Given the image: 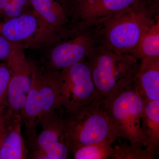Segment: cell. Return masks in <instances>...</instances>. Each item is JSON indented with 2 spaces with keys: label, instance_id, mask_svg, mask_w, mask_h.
Returning a JSON list of instances; mask_svg holds the SVG:
<instances>
[{
  "label": "cell",
  "instance_id": "1",
  "mask_svg": "<svg viewBox=\"0 0 159 159\" xmlns=\"http://www.w3.org/2000/svg\"><path fill=\"white\" fill-rule=\"evenodd\" d=\"M158 1L139 0L97 25L100 43L130 54L142 36L159 18Z\"/></svg>",
  "mask_w": 159,
  "mask_h": 159
},
{
  "label": "cell",
  "instance_id": "2",
  "mask_svg": "<svg viewBox=\"0 0 159 159\" xmlns=\"http://www.w3.org/2000/svg\"><path fill=\"white\" fill-rule=\"evenodd\" d=\"M90 68L97 97L102 100L120 89L133 84L140 60L99 44L86 57Z\"/></svg>",
  "mask_w": 159,
  "mask_h": 159
},
{
  "label": "cell",
  "instance_id": "3",
  "mask_svg": "<svg viewBox=\"0 0 159 159\" xmlns=\"http://www.w3.org/2000/svg\"><path fill=\"white\" fill-rule=\"evenodd\" d=\"M96 100L72 111L63 109L62 123L69 153L85 145L116 139L102 103Z\"/></svg>",
  "mask_w": 159,
  "mask_h": 159
},
{
  "label": "cell",
  "instance_id": "4",
  "mask_svg": "<svg viewBox=\"0 0 159 159\" xmlns=\"http://www.w3.org/2000/svg\"><path fill=\"white\" fill-rule=\"evenodd\" d=\"M102 101L116 138L125 139L136 148H146L141 129L144 101L134 84L111 94Z\"/></svg>",
  "mask_w": 159,
  "mask_h": 159
},
{
  "label": "cell",
  "instance_id": "5",
  "mask_svg": "<svg viewBox=\"0 0 159 159\" xmlns=\"http://www.w3.org/2000/svg\"><path fill=\"white\" fill-rule=\"evenodd\" d=\"M60 108L57 71L52 70L42 63L33 61L32 84L20 113L25 124V140L34 138L37 134L38 125Z\"/></svg>",
  "mask_w": 159,
  "mask_h": 159
},
{
  "label": "cell",
  "instance_id": "6",
  "mask_svg": "<svg viewBox=\"0 0 159 159\" xmlns=\"http://www.w3.org/2000/svg\"><path fill=\"white\" fill-rule=\"evenodd\" d=\"M100 43L97 25L71 23L44 46L48 52L41 62L52 70L60 71L82 61Z\"/></svg>",
  "mask_w": 159,
  "mask_h": 159
},
{
  "label": "cell",
  "instance_id": "7",
  "mask_svg": "<svg viewBox=\"0 0 159 159\" xmlns=\"http://www.w3.org/2000/svg\"><path fill=\"white\" fill-rule=\"evenodd\" d=\"M60 105L66 111L77 109L96 100L97 92L90 68L86 58L82 61L57 71Z\"/></svg>",
  "mask_w": 159,
  "mask_h": 159
},
{
  "label": "cell",
  "instance_id": "8",
  "mask_svg": "<svg viewBox=\"0 0 159 159\" xmlns=\"http://www.w3.org/2000/svg\"><path fill=\"white\" fill-rule=\"evenodd\" d=\"M63 108L54 111L40 125L41 131L25 142L28 157L36 159H66L70 154L63 128Z\"/></svg>",
  "mask_w": 159,
  "mask_h": 159
},
{
  "label": "cell",
  "instance_id": "9",
  "mask_svg": "<svg viewBox=\"0 0 159 159\" xmlns=\"http://www.w3.org/2000/svg\"><path fill=\"white\" fill-rule=\"evenodd\" d=\"M21 45L16 44L6 63L11 70L6 107L9 112L20 115L31 89L33 61L26 57Z\"/></svg>",
  "mask_w": 159,
  "mask_h": 159
},
{
  "label": "cell",
  "instance_id": "10",
  "mask_svg": "<svg viewBox=\"0 0 159 159\" xmlns=\"http://www.w3.org/2000/svg\"><path fill=\"white\" fill-rule=\"evenodd\" d=\"M42 27L41 46L44 47L71 24L72 11L66 0H30Z\"/></svg>",
  "mask_w": 159,
  "mask_h": 159
},
{
  "label": "cell",
  "instance_id": "11",
  "mask_svg": "<svg viewBox=\"0 0 159 159\" xmlns=\"http://www.w3.org/2000/svg\"><path fill=\"white\" fill-rule=\"evenodd\" d=\"M42 34L41 23L33 9L4 22L0 23V35L24 49L40 47Z\"/></svg>",
  "mask_w": 159,
  "mask_h": 159
},
{
  "label": "cell",
  "instance_id": "12",
  "mask_svg": "<svg viewBox=\"0 0 159 159\" xmlns=\"http://www.w3.org/2000/svg\"><path fill=\"white\" fill-rule=\"evenodd\" d=\"M139 1L80 0L72 9L71 23L84 25H95Z\"/></svg>",
  "mask_w": 159,
  "mask_h": 159
},
{
  "label": "cell",
  "instance_id": "13",
  "mask_svg": "<svg viewBox=\"0 0 159 159\" xmlns=\"http://www.w3.org/2000/svg\"><path fill=\"white\" fill-rule=\"evenodd\" d=\"M134 85L144 102L159 100V57L140 60V66Z\"/></svg>",
  "mask_w": 159,
  "mask_h": 159
},
{
  "label": "cell",
  "instance_id": "14",
  "mask_svg": "<svg viewBox=\"0 0 159 159\" xmlns=\"http://www.w3.org/2000/svg\"><path fill=\"white\" fill-rule=\"evenodd\" d=\"M8 113V129L1 148L0 159L28 158V149L21 134L20 115Z\"/></svg>",
  "mask_w": 159,
  "mask_h": 159
},
{
  "label": "cell",
  "instance_id": "15",
  "mask_svg": "<svg viewBox=\"0 0 159 159\" xmlns=\"http://www.w3.org/2000/svg\"><path fill=\"white\" fill-rule=\"evenodd\" d=\"M141 129L147 143L146 148L156 154L159 145V100L144 102Z\"/></svg>",
  "mask_w": 159,
  "mask_h": 159
},
{
  "label": "cell",
  "instance_id": "16",
  "mask_svg": "<svg viewBox=\"0 0 159 159\" xmlns=\"http://www.w3.org/2000/svg\"><path fill=\"white\" fill-rule=\"evenodd\" d=\"M130 54L137 59L159 57V18L145 32Z\"/></svg>",
  "mask_w": 159,
  "mask_h": 159
},
{
  "label": "cell",
  "instance_id": "17",
  "mask_svg": "<svg viewBox=\"0 0 159 159\" xmlns=\"http://www.w3.org/2000/svg\"><path fill=\"white\" fill-rule=\"evenodd\" d=\"M111 145L105 142L94 143L77 148L72 154L75 159H112L113 150Z\"/></svg>",
  "mask_w": 159,
  "mask_h": 159
},
{
  "label": "cell",
  "instance_id": "18",
  "mask_svg": "<svg viewBox=\"0 0 159 159\" xmlns=\"http://www.w3.org/2000/svg\"><path fill=\"white\" fill-rule=\"evenodd\" d=\"M112 148L114 159H153L156 155L148 148H136L129 143H120Z\"/></svg>",
  "mask_w": 159,
  "mask_h": 159
},
{
  "label": "cell",
  "instance_id": "19",
  "mask_svg": "<svg viewBox=\"0 0 159 159\" xmlns=\"http://www.w3.org/2000/svg\"><path fill=\"white\" fill-rule=\"evenodd\" d=\"M30 0H11L3 12L4 21L24 14L32 9Z\"/></svg>",
  "mask_w": 159,
  "mask_h": 159
},
{
  "label": "cell",
  "instance_id": "20",
  "mask_svg": "<svg viewBox=\"0 0 159 159\" xmlns=\"http://www.w3.org/2000/svg\"><path fill=\"white\" fill-rule=\"evenodd\" d=\"M11 72L6 63H0V108L6 107L7 93Z\"/></svg>",
  "mask_w": 159,
  "mask_h": 159
},
{
  "label": "cell",
  "instance_id": "21",
  "mask_svg": "<svg viewBox=\"0 0 159 159\" xmlns=\"http://www.w3.org/2000/svg\"><path fill=\"white\" fill-rule=\"evenodd\" d=\"M16 44L0 35V60L7 61Z\"/></svg>",
  "mask_w": 159,
  "mask_h": 159
},
{
  "label": "cell",
  "instance_id": "22",
  "mask_svg": "<svg viewBox=\"0 0 159 159\" xmlns=\"http://www.w3.org/2000/svg\"><path fill=\"white\" fill-rule=\"evenodd\" d=\"M9 113L6 107L0 108V152L8 129Z\"/></svg>",
  "mask_w": 159,
  "mask_h": 159
},
{
  "label": "cell",
  "instance_id": "23",
  "mask_svg": "<svg viewBox=\"0 0 159 159\" xmlns=\"http://www.w3.org/2000/svg\"><path fill=\"white\" fill-rule=\"evenodd\" d=\"M11 0H0V17H2L4 10Z\"/></svg>",
  "mask_w": 159,
  "mask_h": 159
},
{
  "label": "cell",
  "instance_id": "24",
  "mask_svg": "<svg viewBox=\"0 0 159 159\" xmlns=\"http://www.w3.org/2000/svg\"><path fill=\"white\" fill-rule=\"evenodd\" d=\"M68 3L69 6L70 7L71 9H73L74 6L77 4L80 0H66Z\"/></svg>",
  "mask_w": 159,
  "mask_h": 159
}]
</instances>
